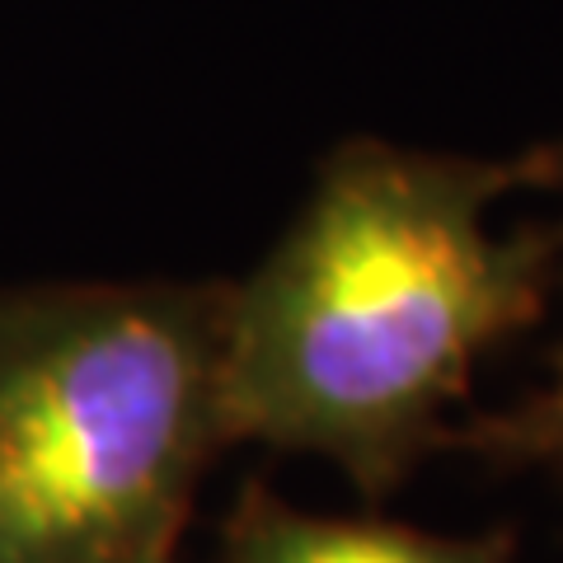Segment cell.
<instances>
[{"instance_id":"cell-1","label":"cell","mask_w":563,"mask_h":563,"mask_svg":"<svg viewBox=\"0 0 563 563\" xmlns=\"http://www.w3.org/2000/svg\"><path fill=\"white\" fill-rule=\"evenodd\" d=\"M521 165L347 141L273 254L221 301L225 442L324 455L390 488L470 390L474 366L540 320L554 240L498 235Z\"/></svg>"},{"instance_id":"cell-2","label":"cell","mask_w":563,"mask_h":563,"mask_svg":"<svg viewBox=\"0 0 563 563\" xmlns=\"http://www.w3.org/2000/svg\"><path fill=\"white\" fill-rule=\"evenodd\" d=\"M217 287H0V563L174 559L225 442Z\"/></svg>"},{"instance_id":"cell-3","label":"cell","mask_w":563,"mask_h":563,"mask_svg":"<svg viewBox=\"0 0 563 563\" xmlns=\"http://www.w3.org/2000/svg\"><path fill=\"white\" fill-rule=\"evenodd\" d=\"M507 536H432L395 521L320 517L250 488L225 526V563H507Z\"/></svg>"},{"instance_id":"cell-4","label":"cell","mask_w":563,"mask_h":563,"mask_svg":"<svg viewBox=\"0 0 563 563\" xmlns=\"http://www.w3.org/2000/svg\"><path fill=\"white\" fill-rule=\"evenodd\" d=\"M550 179H563V146H550ZM470 442L493 461H559L563 465V347L554 357V376L540 395L517 404L503 418H484Z\"/></svg>"},{"instance_id":"cell-5","label":"cell","mask_w":563,"mask_h":563,"mask_svg":"<svg viewBox=\"0 0 563 563\" xmlns=\"http://www.w3.org/2000/svg\"><path fill=\"white\" fill-rule=\"evenodd\" d=\"M155 563H174V559H155Z\"/></svg>"}]
</instances>
